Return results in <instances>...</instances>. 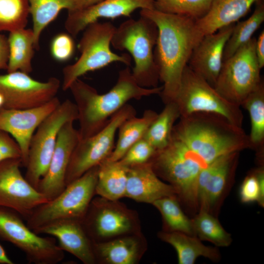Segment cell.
Returning a JSON list of instances; mask_svg holds the SVG:
<instances>
[{
    "label": "cell",
    "mask_w": 264,
    "mask_h": 264,
    "mask_svg": "<svg viewBox=\"0 0 264 264\" xmlns=\"http://www.w3.org/2000/svg\"><path fill=\"white\" fill-rule=\"evenodd\" d=\"M140 15L153 21L158 28L154 58L163 83L159 95L165 104L175 99L184 68L202 39L196 28V21L190 18L149 9H141Z\"/></svg>",
    "instance_id": "6da1fadb"
},
{
    "label": "cell",
    "mask_w": 264,
    "mask_h": 264,
    "mask_svg": "<svg viewBox=\"0 0 264 264\" xmlns=\"http://www.w3.org/2000/svg\"><path fill=\"white\" fill-rule=\"evenodd\" d=\"M78 112L79 140L93 135L107 124L110 118L132 99L159 94L162 86L145 88L138 85L128 66L120 70L116 83L107 92L96 89L79 78L69 89Z\"/></svg>",
    "instance_id": "7a4b0ae2"
},
{
    "label": "cell",
    "mask_w": 264,
    "mask_h": 264,
    "mask_svg": "<svg viewBox=\"0 0 264 264\" xmlns=\"http://www.w3.org/2000/svg\"><path fill=\"white\" fill-rule=\"evenodd\" d=\"M178 119L172 134L209 164L224 154L251 149L248 135L242 127L220 115L198 112Z\"/></svg>",
    "instance_id": "3957f363"
},
{
    "label": "cell",
    "mask_w": 264,
    "mask_h": 264,
    "mask_svg": "<svg viewBox=\"0 0 264 264\" xmlns=\"http://www.w3.org/2000/svg\"><path fill=\"white\" fill-rule=\"evenodd\" d=\"M158 36L154 22L140 15L137 20L129 19L115 28L111 44L116 49L127 50L134 66L132 71L136 83L145 88L158 87L159 73L154 58Z\"/></svg>",
    "instance_id": "277c9868"
},
{
    "label": "cell",
    "mask_w": 264,
    "mask_h": 264,
    "mask_svg": "<svg viewBox=\"0 0 264 264\" xmlns=\"http://www.w3.org/2000/svg\"><path fill=\"white\" fill-rule=\"evenodd\" d=\"M98 168L99 165L90 169L55 198L36 208L26 220L27 225L35 231L62 220L81 221L95 195Z\"/></svg>",
    "instance_id": "5b68a950"
},
{
    "label": "cell",
    "mask_w": 264,
    "mask_h": 264,
    "mask_svg": "<svg viewBox=\"0 0 264 264\" xmlns=\"http://www.w3.org/2000/svg\"><path fill=\"white\" fill-rule=\"evenodd\" d=\"M115 28L111 22L97 21L84 30L78 44L80 57L75 63L63 69V90L68 89L74 81L87 72L101 69L112 63L118 62L130 66L132 58L130 55H118L110 49Z\"/></svg>",
    "instance_id": "8992f818"
},
{
    "label": "cell",
    "mask_w": 264,
    "mask_h": 264,
    "mask_svg": "<svg viewBox=\"0 0 264 264\" xmlns=\"http://www.w3.org/2000/svg\"><path fill=\"white\" fill-rule=\"evenodd\" d=\"M173 101L178 107L180 116L198 112L213 113L224 117L233 125L242 127L243 115L241 107L223 98L188 65L184 68Z\"/></svg>",
    "instance_id": "52a82bcc"
},
{
    "label": "cell",
    "mask_w": 264,
    "mask_h": 264,
    "mask_svg": "<svg viewBox=\"0 0 264 264\" xmlns=\"http://www.w3.org/2000/svg\"><path fill=\"white\" fill-rule=\"evenodd\" d=\"M92 243L141 232L137 212L117 200L92 198L81 221Z\"/></svg>",
    "instance_id": "ba28073f"
},
{
    "label": "cell",
    "mask_w": 264,
    "mask_h": 264,
    "mask_svg": "<svg viewBox=\"0 0 264 264\" xmlns=\"http://www.w3.org/2000/svg\"><path fill=\"white\" fill-rule=\"evenodd\" d=\"M77 119L78 112L75 103L66 99L44 120L33 134L30 143L24 177L37 189L41 179L47 170L59 131L67 122H74Z\"/></svg>",
    "instance_id": "9c48e42d"
},
{
    "label": "cell",
    "mask_w": 264,
    "mask_h": 264,
    "mask_svg": "<svg viewBox=\"0 0 264 264\" xmlns=\"http://www.w3.org/2000/svg\"><path fill=\"white\" fill-rule=\"evenodd\" d=\"M256 41L252 38L223 61L214 87L227 101L240 107L262 80L255 53Z\"/></svg>",
    "instance_id": "30bf717a"
},
{
    "label": "cell",
    "mask_w": 264,
    "mask_h": 264,
    "mask_svg": "<svg viewBox=\"0 0 264 264\" xmlns=\"http://www.w3.org/2000/svg\"><path fill=\"white\" fill-rule=\"evenodd\" d=\"M136 115L134 107L126 104L110 118L99 132L79 140L67 167L66 186L108 158L114 148L115 135L119 127L126 120Z\"/></svg>",
    "instance_id": "8fae6325"
},
{
    "label": "cell",
    "mask_w": 264,
    "mask_h": 264,
    "mask_svg": "<svg viewBox=\"0 0 264 264\" xmlns=\"http://www.w3.org/2000/svg\"><path fill=\"white\" fill-rule=\"evenodd\" d=\"M0 237L22 251L29 263L57 264L65 257L54 237H42L25 224L17 213L1 207Z\"/></svg>",
    "instance_id": "7c38bea8"
},
{
    "label": "cell",
    "mask_w": 264,
    "mask_h": 264,
    "mask_svg": "<svg viewBox=\"0 0 264 264\" xmlns=\"http://www.w3.org/2000/svg\"><path fill=\"white\" fill-rule=\"evenodd\" d=\"M60 87V80L54 77L41 82L19 70L0 75V93L4 99L2 108L27 109L41 106L56 97Z\"/></svg>",
    "instance_id": "4fadbf2b"
},
{
    "label": "cell",
    "mask_w": 264,
    "mask_h": 264,
    "mask_svg": "<svg viewBox=\"0 0 264 264\" xmlns=\"http://www.w3.org/2000/svg\"><path fill=\"white\" fill-rule=\"evenodd\" d=\"M21 158L0 162V207L11 209L25 220L48 200L23 176Z\"/></svg>",
    "instance_id": "5bb4252c"
},
{
    "label": "cell",
    "mask_w": 264,
    "mask_h": 264,
    "mask_svg": "<svg viewBox=\"0 0 264 264\" xmlns=\"http://www.w3.org/2000/svg\"><path fill=\"white\" fill-rule=\"evenodd\" d=\"M61 104L55 97L45 104L27 109L0 108V130L10 135L21 151L22 166L27 162L31 138L40 124Z\"/></svg>",
    "instance_id": "9a60e30c"
},
{
    "label": "cell",
    "mask_w": 264,
    "mask_h": 264,
    "mask_svg": "<svg viewBox=\"0 0 264 264\" xmlns=\"http://www.w3.org/2000/svg\"><path fill=\"white\" fill-rule=\"evenodd\" d=\"M239 153L224 154L200 172L197 189L199 210H205L212 214L219 205L234 175Z\"/></svg>",
    "instance_id": "2e32d148"
},
{
    "label": "cell",
    "mask_w": 264,
    "mask_h": 264,
    "mask_svg": "<svg viewBox=\"0 0 264 264\" xmlns=\"http://www.w3.org/2000/svg\"><path fill=\"white\" fill-rule=\"evenodd\" d=\"M74 121L66 123L59 132L56 144L47 170L41 179L38 190L49 200L66 188L65 177L72 153L79 140Z\"/></svg>",
    "instance_id": "e0dca14e"
},
{
    "label": "cell",
    "mask_w": 264,
    "mask_h": 264,
    "mask_svg": "<svg viewBox=\"0 0 264 264\" xmlns=\"http://www.w3.org/2000/svg\"><path fill=\"white\" fill-rule=\"evenodd\" d=\"M235 23L224 26L215 32L204 35L193 49L188 66L213 88L223 63L226 42Z\"/></svg>",
    "instance_id": "ac0fdd59"
},
{
    "label": "cell",
    "mask_w": 264,
    "mask_h": 264,
    "mask_svg": "<svg viewBox=\"0 0 264 264\" xmlns=\"http://www.w3.org/2000/svg\"><path fill=\"white\" fill-rule=\"evenodd\" d=\"M137 9H154V0H104L80 10L68 12L65 27L74 38L88 25L100 19L130 17Z\"/></svg>",
    "instance_id": "d6986e66"
},
{
    "label": "cell",
    "mask_w": 264,
    "mask_h": 264,
    "mask_svg": "<svg viewBox=\"0 0 264 264\" xmlns=\"http://www.w3.org/2000/svg\"><path fill=\"white\" fill-rule=\"evenodd\" d=\"M53 236L64 251L74 255L84 264H95L92 242L80 220H64L45 225L34 231Z\"/></svg>",
    "instance_id": "ffe728a7"
},
{
    "label": "cell",
    "mask_w": 264,
    "mask_h": 264,
    "mask_svg": "<svg viewBox=\"0 0 264 264\" xmlns=\"http://www.w3.org/2000/svg\"><path fill=\"white\" fill-rule=\"evenodd\" d=\"M169 196L177 198L176 190L156 175L149 162L128 167L125 197L152 204L157 199Z\"/></svg>",
    "instance_id": "44dd1931"
},
{
    "label": "cell",
    "mask_w": 264,
    "mask_h": 264,
    "mask_svg": "<svg viewBox=\"0 0 264 264\" xmlns=\"http://www.w3.org/2000/svg\"><path fill=\"white\" fill-rule=\"evenodd\" d=\"M92 244L96 264H137L148 247L141 232Z\"/></svg>",
    "instance_id": "7402d4cb"
},
{
    "label": "cell",
    "mask_w": 264,
    "mask_h": 264,
    "mask_svg": "<svg viewBox=\"0 0 264 264\" xmlns=\"http://www.w3.org/2000/svg\"><path fill=\"white\" fill-rule=\"evenodd\" d=\"M260 0H213L208 13L195 22L202 39L224 26L235 23L250 11L252 5Z\"/></svg>",
    "instance_id": "603a6c76"
},
{
    "label": "cell",
    "mask_w": 264,
    "mask_h": 264,
    "mask_svg": "<svg viewBox=\"0 0 264 264\" xmlns=\"http://www.w3.org/2000/svg\"><path fill=\"white\" fill-rule=\"evenodd\" d=\"M158 236L175 248L179 264H194L200 256L214 262H219L220 258L217 248L205 245L196 236L178 232L162 231L158 233Z\"/></svg>",
    "instance_id": "cb8c5ba5"
},
{
    "label": "cell",
    "mask_w": 264,
    "mask_h": 264,
    "mask_svg": "<svg viewBox=\"0 0 264 264\" xmlns=\"http://www.w3.org/2000/svg\"><path fill=\"white\" fill-rule=\"evenodd\" d=\"M28 2L36 50L40 48L39 40L43 31L56 18L62 10L66 9L68 12L81 8V0H28Z\"/></svg>",
    "instance_id": "d4e9b609"
},
{
    "label": "cell",
    "mask_w": 264,
    "mask_h": 264,
    "mask_svg": "<svg viewBox=\"0 0 264 264\" xmlns=\"http://www.w3.org/2000/svg\"><path fill=\"white\" fill-rule=\"evenodd\" d=\"M157 115L153 110H146L141 117L134 116L123 122L118 128V136L114 148L105 160H119L133 144L143 137Z\"/></svg>",
    "instance_id": "484cf974"
},
{
    "label": "cell",
    "mask_w": 264,
    "mask_h": 264,
    "mask_svg": "<svg viewBox=\"0 0 264 264\" xmlns=\"http://www.w3.org/2000/svg\"><path fill=\"white\" fill-rule=\"evenodd\" d=\"M127 173L128 167L118 161H103L99 165L95 195L111 200L124 197Z\"/></svg>",
    "instance_id": "4316f807"
},
{
    "label": "cell",
    "mask_w": 264,
    "mask_h": 264,
    "mask_svg": "<svg viewBox=\"0 0 264 264\" xmlns=\"http://www.w3.org/2000/svg\"><path fill=\"white\" fill-rule=\"evenodd\" d=\"M9 48L7 72L21 71L29 74L32 71L34 53V34L25 28L9 32L7 37Z\"/></svg>",
    "instance_id": "83f0119b"
},
{
    "label": "cell",
    "mask_w": 264,
    "mask_h": 264,
    "mask_svg": "<svg viewBox=\"0 0 264 264\" xmlns=\"http://www.w3.org/2000/svg\"><path fill=\"white\" fill-rule=\"evenodd\" d=\"M248 112L251 129L248 135L251 149L262 156L264 144V84L263 80L248 95L241 107Z\"/></svg>",
    "instance_id": "f1b7e54d"
},
{
    "label": "cell",
    "mask_w": 264,
    "mask_h": 264,
    "mask_svg": "<svg viewBox=\"0 0 264 264\" xmlns=\"http://www.w3.org/2000/svg\"><path fill=\"white\" fill-rule=\"evenodd\" d=\"M179 117V111L175 102L165 104L164 109L150 125L143 138L156 151L163 148L169 143L173 127Z\"/></svg>",
    "instance_id": "f546056e"
},
{
    "label": "cell",
    "mask_w": 264,
    "mask_h": 264,
    "mask_svg": "<svg viewBox=\"0 0 264 264\" xmlns=\"http://www.w3.org/2000/svg\"><path fill=\"white\" fill-rule=\"evenodd\" d=\"M255 3V8L252 14L247 19L235 24L231 34L225 45L223 61L230 58L246 44L264 22L263 0H260Z\"/></svg>",
    "instance_id": "4dcf8cb0"
},
{
    "label": "cell",
    "mask_w": 264,
    "mask_h": 264,
    "mask_svg": "<svg viewBox=\"0 0 264 264\" xmlns=\"http://www.w3.org/2000/svg\"><path fill=\"white\" fill-rule=\"evenodd\" d=\"M152 204L161 215L163 231L178 232L195 236L192 220L183 212L176 197H163Z\"/></svg>",
    "instance_id": "1f68e13d"
},
{
    "label": "cell",
    "mask_w": 264,
    "mask_h": 264,
    "mask_svg": "<svg viewBox=\"0 0 264 264\" xmlns=\"http://www.w3.org/2000/svg\"><path fill=\"white\" fill-rule=\"evenodd\" d=\"M191 220L195 235L201 241L210 242L218 247H227L231 244V234L226 231L214 215L199 210Z\"/></svg>",
    "instance_id": "d6a6232c"
},
{
    "label": "cell",
    "mask_w": 264,
    "mask_h": 264,
    "mask_svg": "<svg viewBox=\"0 0 264 264\" xmlns=\"http://www.w3.org/2000/svg\"><path fill=\"white\" fill-rule=\"evenodd\" d=\"M213 0H154V9L165 13L185 16L195 21L209 12Z\"/></svg>",
    "instance_id": "836d02e7"
},
{
    "label": "cell",
    "mask_w": 264,
    "mask_h": 264,
    "mask_svg": "<svg viewBox=\"0 0 264 264\" xmlns=\"http://www.w3.org/2000/svg\"><path fill=\"white\" fill-rule=\"evenodd\" d=\"M29 14L28 0H0V32L25 28Z\"/></svg>",
    "instance_id": "e575fe53"
},
{
    "label": "cell",
    "mask_w": 264,
    "mask_h": 264,
    "mask_svg": "<svg viewBox=\"0 0 264 264\" xmlns=\"http://www.w3.org/2000/svg\"><path fill=\"white\" fill-rule=\"evenodd\" d=\"M239 197L243 203L257 202L264 206V171L261 167L248 175L239 190Z\"/></svg>",
    "instance_id": "d590c367"
},
{
    "label": "cell",
    "mask_w": 264,
    "mask_h": 264,
    "mask_svg": "<svg viewBox=\"0 0 264 264\" xmlns=\"http://www.w3.org/2000/svg\"><path fill=\"white\" fill-rule=\"evenodd\" d=\"M155 151L156 150L142 138L133 144L117 161L127 167L146 163L150 161Z\"/></svg>",
    "instance_id": "8d00e7d4"
},
{
    "label": "cell",
    "mask_w": 264,
    "mask_h": 264,
    "mask_svg": "<svg viewBox=\"0 0 264 264\" xmlns=\"http://www.w3.org/2000/svg\"><path fill=\"white\" fill-rule=\"evenodd\" d=\"M75 44L72 36L65 33L58 34L52 39L50 51L53 59L59 62L69 60L73 55Z\"/></svg>",
    "instance_id": "74e56055"
},
{
    "label": "cell",
    "mask_w": 264,
    "mask_h": 264,
    "mask_svg": "<svg viewBox=\"0 0 264 264\" xmlns=\"http://www.w3.org/2000/svg\"><path fill=\"white\" fill-rule=\"evenodd\" d=\"M20 147L8 133L0 130V162L8 158H21Z\"/></svg>",
    "instance_id": "f35d334b"
},
{
    "label": "cell",
    "mask_w": 264,
    "mask_h": 264,
    "mask_svg": "<svg viewBox=\"0 0 264 264\" xmlns=\"http://www.w3.org/2000/svg\"><path fill=\"white\" fill-rule=\"evenodd\" d=\"M9 56L8 39L0 33V69L7 70Z\"/></svg>",
    "instance_id": "ab89813d"
},
{
    "label": "cell",
    "mask_w": 264,
    "mask_h": 264,
    "mask_svg": "<svg viewBox=\"0 0 264 264\" xmlns=\"http://www.w3.org/2000/svg\"><path fill=\"white\" fill-rule=\"evenodd\" d=\"M255 53L257 62L262 69L264 66V30L260 34L255 44Z\"/></svg>",
    "instance_id": "60d3db41"
},
{
    "label": "cell",
    "mask_w": 264,
    "mask_h": 264,
    "mask_svg": "<svg viewBox=\"0 0 264 264\" xmlns=\"http://www.w3.org/2000/svg\"><path fill=\"white\" fill-rule=\"evenodd\" d=\"M14 263L7 255L4 249L0 244V264H13Z\"/></svg>",
    "instance_id": "b9f144b4"
},
{
    "label": "cell",
    "mask_w": 264,
    "mask_h": 264,
    "mask_svg": "<svg viewBox=\"0 0 264 264\" xmlns=\"http://www.w3.org/2000/svg\"><path fill=\"white\" fill-rule=\"evenodd\" d=\"M103 0H81L80 9L95 4Z\"/></svg>",
    "instance_id": "7bdbcfd3"
},
{
    "label": "cell",
    "mask_w": 264,
    "mask_h": 264,
    "mask_svg": "<svg viewBox=\"0 0 264 264\" xmlns=\"http://www.w3.org/2000/svg\"><path fill=\"white\" fill-rule=\"evenodd\" d=\"M4 102V99L3 95L0 93V108H2Z\"/></svg>",
    "instance_id": "ee69618b"
}]
</instances>
